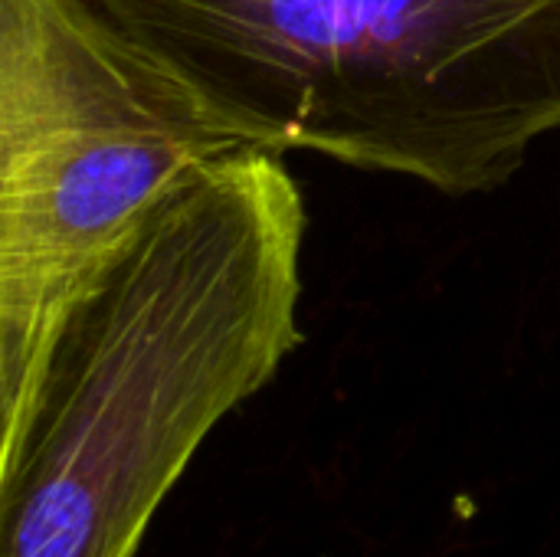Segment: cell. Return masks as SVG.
<instances>
[{
	"mask_svg": "<svg viewBox=\"0 0 560 557\" xmlns=\"http://www.w3.org/2000/svg\"><path fill=\"white\" fill-rule=\"evenodd\" d=\"M253 144L466 197L560 128V0H92Z\"/></svg>",
	"mask_w": 560,
	"mask_h": 557,
	"instance_id": "cell-2",
	"label": "cell"
},
{
	"mask_svg": "<svg viewBox=\"0 0 560 557\" xmlns=\"http://www.w3.org/2000/svg\"><path fill=\"white\" fill-rule=\"evenodd\" d=\"M305 200L279 151L187 181L69 309L0 450V557H135L203 440L302 345Z\"/></svg>",
	"mask_w": 560,
	"mask_h": 557,
	"instance_id": "cell-1",
	"label": "cell"
},
{
	"mask_svg": "<svg viewBox=\"0 0 560 557\" xmlns=\"http://www.w3.org/2000/svg\"><path fill=\"white\" fill-rule=\"evenodd\" d=\"M253 144L92 0H0V423L69 309L203 167Z\"/></svg>",
	"mask_w": 560,
	"mask_h": 557,
	"instance_id": "cell-3",
	"label": "cell"
}]
</instances>
